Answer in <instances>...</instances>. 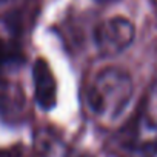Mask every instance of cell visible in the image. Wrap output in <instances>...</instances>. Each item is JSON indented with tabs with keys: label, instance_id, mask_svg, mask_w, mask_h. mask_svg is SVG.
Instances as JSON below:
<instances>
[{
	"label": "cell",
	"instance_id": "2",
	"mask_svg": "<svg viewBox=\"0 0 157 157\" xmlns=\"http://www.w3.org/2000/svg\"><path fill=\"white\" fill-rule=\"evenodd\" d=\"M123 139L134 152L154 154L157 151V82L143 93L123 129Z\"/></svg>",
	"mask_w": 157,
	"mask_h": 157
},
{
	"label": "cell",
	"instance_id": "6",
	"mask_svg": "<svg viewBox=\"0 0 157 157\" xmlns=\"http://www.w3.org/2000/svg\"><path fill=\"white\" fill-rule=\"evenodd\" d=\"M69 157H93V155H90V154H86V152H74V154H71Z\"/></svg>",
	"mask_w": 157,
	"mask_h": 157
},
{
	"label": "cell",
	"instance_id": "5",
	"mask_svg": "<svg viewBox=\"0 0 157 157\" xmlns=\"http://www.w3.org/2000/svg\"><path fill=\"white\" fill-rule=\"evenodd\" d=\"M5 60V45L0 42V63Z\"/></svg>",
	"mask_w": 157,
	"mask_h": 157
},
{
	"label": "cell",
	"instance_id": "3",
	"mask_svg": "<svg viewBox=\"0 0 157 157\" xmlns=\"http://www.w3.org/2000/svg\"><path fill=\"white\" fill-rule=\"evenodd\" d=\"M136 28L132 22L122 16L109 17L100 22L94 29V43L102 57L111 59L129 48L134 42Z\"/></svg>",
	"mask_w": 157,
	"mask_h": 157
},
{
	"label": "cell",
	"instance_id": "4",
	"mask_svg": "<svg viewBox=\"0 0 157 157\" xmlns=\"http://www.w3.org/2000/svg\"><path fill=\"white\" fill-rule=\"evenodd\" d=\"M34 97L42 109H52L57 103V82L46 60L37 59L33 66Z\"/></svg>",
	"mask_w": 157,
	"mask_h": 157
},
{
	"label": "cell",
	"instance_id": "1",
	"mask_svg": "<svg viewBox=\"0 0 157 157\" xmlns=\"http://www.w3.org/2000/svg\"><path fill=\"white\" fill-rule=\"evenodd\" d=\"M134 94L131 75L119 68L100 69L86 90V105L93 116L102 122L114 123L126 111Z\"/></svg>",
	"mask_w": 157,
	"mask_h": 157
}]
</instances>
